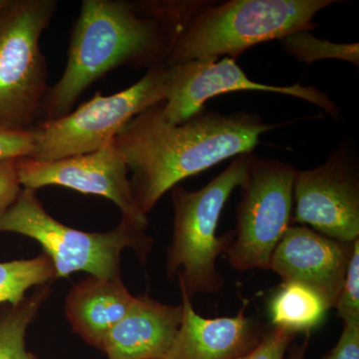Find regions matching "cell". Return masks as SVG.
<instances>
[{
  "mask_svg": "<svg viewBox=\"0 0 359 359\" xmlns=\"http://www.w3.org/2000/svg\"><path fill=\"white\" fill-rule=\"evenodd\" d=\"M190 4L83 0L71 32L65 69L42 102L44 121L70 113L82 94L111 71L168 65L175 39L192 14Z\"/></svg>",
  "mask_w": 359,
  "mask_h": 359,
  "instance_id": "cell-1",
  "label": "cell"
},
{
  "mask_svg": "<svg viewBox=\"0 0 359 359\" xmlns=\"http://www.w3.org/2000/svg\"><path fill=\"white\" fill-rule=\"evenodd\" d=\"M163 105L164 101L137 115L114 140L132 172L135 203L146 217L180 182L229 158L252 154L262 135L278 127L245 111L204 110L175 125L165 120Z\"/></svg>",
  "mask_w": 359,
  "mask_h": 359,
  "instance_id": "cell-2",
  "label": "cell"
},
{
  "mask_svg": "<svg viewBox=\"0 0 359 359\" xmlns=\"http://www.w3.org/2000/svg\"><path fill=\"white\" fill-rule=\"evenodd\" d=\"M334 0L203 2L175 39L169 65L237 58L255 45L313 29V18Z\"/></svg>",
  "mask_w": 359,
  "mask_h": 359,
  "instance_id": "cell-3",
  "label": "cell"
},
{
  "mask_svg": "<svg viewBox=\"0 0 359 359\" xmlns=\"http://www.w3.org/2000/svg\"><path fill=\"white\" fill-rule=\"evenodd\" d=\"M250 158L252 154L237 156L223 173L195 192L178 185L171 189L174 223L167 271L171 278L178 275L180 287L190 299L197 294H217L223 287L216 262L228 252L233 231L219 237L217 228L231 193L247 182Z\"/></svg>",
  "mask_w": 359,
  "mask_h": 359,
  "instance_id": "cell-4",
  "label": "cell"
},
{
  "mask_svg": "<svg viewBox=\"0 0 359 359\" xmlns=\"http://www.w3.org/2000/svg\"><path fill=\"white\" fill-rule=\"evenodd\" d=\"M4 231L36 241L51 259L56 278H69L77 271L108 280L122 278V252L133 249L146 263L153 244L145 230L125 219L106 233H87L66 226L47 212L36 191L30 189H22L0 216V233Z\"/></svg>",
  "mask_w": 359,
  "mask_h": 359,
  "instance_id": "cell-5",
  "label": "cell"
},
{
  "mask_svg": "<svg viewBox=\"0 0 359 359\" xmlns=\"http://www.w3.org/2000/svg\"><path fill=\"white\" fill-rule=\"evenodd\" d=\"M57 7L56 0H8L0 8V128L36 125L49 88L40 39Z\"/></svg>",
  "mask_w": 359,
  "mask_h": 359,
  "instance_id": "cell-6",
  "label": "cell"
},
{
  "mask_svg": "<svg viewBox=\"0 0 359 359\" xmlns=\"http://www.w3.org/2000/svg\"><path fill=\"white\" fill-rule=\"evenodd\" d=\"M169 63L147 70L129 88L112 95L96 93L67 115L33 127L32 159L54 161L88 154L114 142L133 118L166 100Z\"/></svg>",
  "mask_w": 359,
  "mask_h": 359,
  "instance_id": "cell-7",
  "label": "cell"
},
{
  "mask_svg": "<svg viewBox=\"0 0 359 359\" xmlns=\"http://www.w3.org/2000/svg\"><path fill=\"white\" fill-rule=\"evenodd\" d=\"M295 173L290 163L252 154L249 176L241 187L233 240L226 252L233 269H269L292 224Z\"/></svg>",
  "mask_w": 359,
  "mask_h": 359,
  "instance_id": "cell-8",
  "label": "cell"
},
{
  "mask_svg": "<svg viewBox=\"0 0 359 359\" xmlns=\"http://www.w3.org/2000/svg\"><path fill=\"white\" fill-rule=\"evenodd\" d=\"M292 223L344 243L359 238L358 155L349 145L332 151L320 166L297 171Z\"/></svg>",
  "mask_w": 359,
  "mask_h": 359,
  "instance_id": "cell-9",
  "label": "cell"
},
{
  "mask_svg": "<svg viewBox=\"0 0 359 359\" xmlns=\"http://www.w3.org/2000/svg\"><path fill=\"white\" fill-rule=\"evenodd\" d=\"M238 91H264L295 97L313 104L334 118L339 110L334 101L313 86H273L249 79L235 59L189 61L169 65V79L163 116L167 122L179 125L205 110L209 99Z\"/></svg>",
  "mask_w": 359,
  "mask_h": 359,
  "instance_id": "cell-10",
  "label": "cell"
},
{
  "mask_svg": "<svg viewBox=\"0 0 359 359\" xmlns=\"http://www.w3.org/2000/svg\"><path fill=\"white\" fill-rule=\"evenodd\" d=\"M126 161L114 142L88 154L54 161L18 158V179L22 189L36 191L59 186L85 195L100 196L112 201L121 211L122 219L146 230L148 217L135 203Z\"/></svg>",
  "mask_w": 359,
  "mask_h": 359,
  "instance_id": "cell-11",
  "label": "cell"
},
{
  "mask_svg": "<svg viewBox=\"0 0 359 359\" xmlns=\"http://www.w3.org/2000/svg\"><path fill=\"white\" fill-rule=\"evenodd\" d=\"M353 250V243L325 237L302 224L290 226L273 250L269 269L283 282L309 287L328 309H334Z\"/></svg>",
  "mask_w": 359,
  "mask_h": 359,
  "instance_id": "cell-12",
  "label": "cell"
},
{
  "mask_svg": "<svg viewBox=\"0 0 359 359\" xmlns=\"http://www.w3.org/2000/svg\"><path fill=\"white\" fill-rule=\"evenodd\" d=\"M180 290L183 318L164 359H238L263 339L261 325L245 316L247 304L237 316L205 318L196 313L185 290L182 287Z\"/></svg>",
  "mask_w": 359,
  "mask_h": 359,
  "instance_id": "cell-13",
  "label": "cell"
},
{
  "mask_svg": "<svg viewBox=\"0 0 359 359\" xmlns=\"http://www.w3.org/2000/svg\"><path fill=\"white\" fill-rule=\"evenodd\" d=\"M183 306L135 297L128 313L108 332L100 351L109 359H164L178 334Z\"/></svg>",
  "mask_w": 359,
  "mask_h": 359,
  "instance_id": "cell-14",
  "label": "cell"
},
{
  "mask_svg": "<svg viewBox=\"0 0 359 359\" xmlns=\"http://www.w3.org/2000/svg\"><path fill=\"white\" fill-rule=\"evenodd\" d=\"M135 301L122 278L91 276L75 283L66 297V318L85 342L100 349L108 332L124 318Z\"/></svg>",
  "mask_w": 359,
  "mask_h": 359,
  "instance_id": "cell-15",
  "label": "cell"
},
{
  "mask_svg": "<svg viewBox=\"0 0 359 359\" xmlns=\"http://www.w3.org/2000/svg\"><path fill=\"white\" fill-rule=\"evenodd\" d=\"M320 295L302 283L283 282L269 302L273 327L309 334L321 325L328 311Z\"/></svg>",
  "mask_w": 359,
  "mask_h": 359,
  "instance_id": "cell-16",
  "label": "cell"
},
{
  "mask_svg": "<svg viewBox=\"0 0 359 359\" xmlns=\"http://www.w3.org/2000/svg\"><path fill=\"white\" fill-rule=\"evenodd\" d=\"M50 294L49 285H41L18 306L0 313V359H39L26 349V332Z\"/></svg>",
  "mask_w": 359,
  "mask_h": 359,
  "instance_id": "cell-17",
  "label": "cell"
},
{
  "mask_svg": "<svg viewBox=\"0 0 359 359\" xmlns=\"http://www.w3.org/2000/svg\"><path fill=\"white\" fill-rule=\"evenodd\" d=\"M56 278L51 259L45 254L29 259L0 263V304L18 306L33 287L50 285Z\"/></svg>",
  "mask_w": 359,
  "mask_h": 359,
  "instance_id": "cell-18",
  "label": "cell"
},
{
  "mask_svg": "<svg viewBox=\"0 0 359 359\" xmlns=\"http://www.w3.org/2000/svg\"><path fill=\"white\" fill-rule=\"evenodd\" d=\"M283 50L302 62L313 63L325 59L346 61L358 67V43H334L318 39L309 32H299L280 40Z\"/></svg>",
  "mask_w": 359,
  "mask_h": 359,
  "instance_id": "cell-19",
  "label": "cell"
},
{
  "mask_svg": "<svg viewBox=\"0 0 359 359\" xmlns=\"http://www.w3.org/2000/svg\"><path fill=\"white\" fill-rule=\"evenodd\" d=\"M334 309L344 323L359 321V238L353 243V255Z\"/></svg>",
  "mask_w": 359,
  "mask_h": 359,
  "instance_id": "cell-20",
  "label": "cell"
},
{
  "mask_svg": "<svg viewBox=\"0 0 359 359\" xmlns=\"http://www.w3.org/2000/svg\"><path fill=\"white\" fill-rule=\"evenodd\" d=\"M297 337L280 327H271L252 351L238 359H285V353Z\"/></svg>",
  "mask_w": 359,
  "mask_h": 359,
  "instance_id": "cell-21",
  "label": "cell"
},
{
  "mask_svg": "<svg viewBox=\"0 0 359 359\" xmlns=\"http://www.w3.org/2000/svg\"><path fill=\"white\" fill-rule=\"evenodd\" d=\"M34 140L32 130L15 131L0 128V160L32 157Z\"/></svg>",
  "mask_w": 359,
  "mask_h": 359,
  "instance_id": "cell-22",
  "label": "cell"
},
{
  "mask_svg": "<svg viewBox=\"0 0 359 359\" xmlns=\"http://www.w3.org/2000/svg\"><path fill=\"white\" fill-rule=\"evenodd\" d=\"M18 159L0 160V216L15 202L22 190L18 179Z\"/></svg>",
  "mask_w": 359,
  "mask_h": 359,
  "instance_id": "cell-23",
  "label": "cell"
},
{
  "mask_svg": "<svg viewBox=\"0 0 359 359\" xmlns=\"http://www.w3.org/2000/svg\"><path fill=\"white\" fill-rule=\"evenodd\" d=\"M323 359H359V321L344 323L339 341Z\"/></svg>",
  "mask_w": 359,
  "mask_h": 359,
  "instance_id": "cell-24",
  "label": "cell"
},
{
  "mask_svg": "<svg viewBox=\"0 0 359 359\" xmlns=\"http://www.w3.org/2000/svg\"><path fill=\"white\" fill-rule=\"evenodd\" d=\"M309 346V337L304 339L302 344H294L290 346V354L287 359H304Z\"/></svg>",
  "mask_w": 359,
  "mask_h": 359,
  "instance_id": "cell-25",
  "label": "cell"
},
{
  "mask_svg": "<svg viewBox=\"0 0 359 359\" xmlns=\"http://www.w3.org/2000/svg\"><path fill=\"white\" fill-rule=\"evenodd\" d=\"M7 1H8V0H0V8H1L2 6H6Z\"/></svg>",
  "mask_w": 359,
  "mask_h": 359,
  "instance_id": "cell-26",
  "label": "cell"
}]
</instances>
